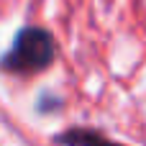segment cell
<instances>
[{"instance_id": "cell-1", "label": "cell", "mask_w": 146, "mask_h": 146, "mask_svg": "<svg viewBox=\"0 0 146 146\" xmlns=\"http://www.w3.org/2000/svg\"><path fill=\"white\" fill-rule=\"evenodd\" d=\"M54 38L46 28L26 26L15 33L10 51L0 59V69L13 74H33L54 62Z\"/></svg>"}, {"instance_id": "cell-2", "label": "cell", "mask_w": 146, "mask_h": 146, "mask_svg": "<svg viewBox=\"0 0 146 146\" xmlns=\"http://www.w3.org/2000/svg\"><path fill=\"white\" fill-rule=\"evenodd\" d=\"M56 141L62 146H121V144H115V141H110L108 136L92 131V128H69Z\"/></svg>"}]
</instances>
